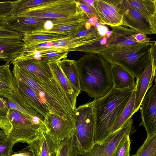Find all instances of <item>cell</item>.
Instances as JSON below:
<instances>
[{
  "instance_id": "cell-37",
  "label": "cell",
  "mask_w": 156,
  "mask_h": 156,
  "mask_svg": "<svg viewBox=\"0 0 156 156\" xmlns=\"http://www.w3.org/2000/svg\"><path fill=\"white\" fill-rule=\"evenodd\" d=\"M76 1L83 11L87 15L89 18L95 15L97 16L94 9H92L85 4L80 2L78 0Z\"/></svg>"
},
{
  "instance_id": "cell-35",
  "label": "cell",
  "mask_w": 156,
  "mask_h": 156,
  "mask_svg": "<svg viewBox=\"0 0 156 156\" xmlns=\"http://www.w3.org/2000/svg\"><path fill=\"white\" fill-rule=\"evenodd\" d=\"M14 144L9 139L5 141H0V156H9Z\"/></svg>"
},
{
  "instance_id": "cell-32",
  "label": "cell",
  "mask_w": 156,
  "mask_h": 156,
  "mask_svg": "<svg viewBox=\"0 0 156 156\" xmlns=\"http://www.w3.org/2000/svg\"><path fill=\"white\" fill-rule=\"evenodd\" d=\"M129 134L125 135L118 144L112 156H129L130 141Z\"/></svg>"
},
{
  "instance_id": "cell-2",
  "label": "cell",
  "mask_w": 156,
  "mask_h": 156,
  "mask_svg": "<svg viewBox=\"0 0 156 156\" xmlns=\"http://www.w3.org/2000/svg\"><path fill=\"white\" fill-rule=\"evenodd\" d=\"M13 65V75L32 88L43 100L51 112L65 119H73L74 111L53 73L54 78L45 81L18 65Z\"/></svg>"
},
{
  "instance_id": "cell-16",
  "label": "cell",
  "mask_w": 156,
  "mask_h": 156,
  "mask_svg": "<svg viewBox=\"0 0 156 156\" xmlns=\"http://www.w3.org/2000/svg\"><path fill=\"white\" fill-rule=\"evenodd\" d=\"M14 64L23 67L45 81L54 77L48 63L41 59L26 60L16 62Z\"/></svg>"
},
{
  "instance_id": "cell-4",
  "label": "cell",
  "mask_w": 156,
  "mask_h": 156,
  "mask_svg": "<svg viewBox=\"0 0 156 156\" xmlns=\"http://www.w3.org/2000/svg\"><path fill=\"white\" fill-rule=\"evenodd\" d=\"M155 43V41H151L123 46L99 54L110 64L122 67L136 78L152 60L153 46Z\"/></svg>"
},
{
  "instance_id": "cell-5",
  "label": "cell",
  "mask_w": 156,
  "mask_h": 156,
  "mask_svg": "<svg viewBox=\"0 0 156 156\" xmlns=\"http://www.w3.org/2000/svg\"><path fill=\"white\" fill-rule=\"evenodd\" d=\"M14 77L13 95L7 99L9 108L26 115L37 117L44 123L45 117L50 112L49 109L32 88Z\"/></svg>"
},
{
  "instance_id": "cell-18",
  "label": "cell",
  "mask_w": 156,
  "mask_h": 156,
  "mask_svg": "<svg viewBox=\"0 0 156 156\" xmlns=\"http://www.w3.org/2000/svg\"><path fill=\"white\" fill-rule=\"evenodd\" d=\"M48 64L65 92L71 107L74 111L76 108V103L77 96L71 84L63 73L57 62H50Z\"/></svg>"
},
{
  "instance_id": "cell-27",
  "label": "cell",
  "mask_w": 156,
  "mask_h": 156,
  "mask_svg": "<svg viewBox=\"0 0 156 156\" xmlns=\"http://www.w3.org/2000/svg\"><path fill=\"white\" fill-rule=\"evenodd\" d=\"M74 131L60 142L57 156H76L77 151L75 146Z\"/></svg>"
},
{
  "instance_id": "cell-46",
  "label": "cell",
  "mask_w": 156,
  "mask_h": 156,
  "mask_svg": "<svg viewBox=\"0 0 156 156\" xmlns=\"http://www.w3.org/2000/svg\"><path fill=\"white\" fill-rule=\"evenodd\" d=\"M131 156H136L135 155H132Z\"/></svg>"
},
{
  "instance_id": "cell-9",
  "label": "cell",
  "mask_w": 156,
  "mask_h": 156,
  "mask_svg": "<svg viewBox=\"0 0 156 156\" xmlns=\"http://www.w3.org/2000/svg\"><path fill=\"white\" fill-rule=\"evenodd\" d=\"M122 25L145 35L156 33V18L149 19L133 7L127 0H119Z\"/></svg>"
},
{
  "instance_id": "cell-21",
  "label": "cell",
  "mask_w": 156,
  "mask_h": 156,
  "mask_svg": "<svg viewBox=\"0 0 156 156\" xmlns=\"http://www.w3.org/2000/svg\"><path fill=\"white\" fill-rule=\"evenodd\" d=\"M22 41L6 40L0 41V60L9 63L14 56L24 47Z\"/></svg>"
},
{
  "instance_id": "cell-25",
  "label": "cell",
  "mask_w": 156,
  "mask_h": 156,
  "mask_svg": "<svg viewBox=\"0 0 156 156\" xmlns=\"http://www.w3.org/2000/svg\"><path fill=\"white\" fill-rule=\"evenodd\" d=\"M88 20H83L65 24L41 33H52L58 34L72 36L81 30H86L85 24Z\"/></svg>"
},
{
  "instance_id": "cell-36",
  "label": "cell",
  "mask_w": 156,
  "mask_h": 156,
  "mask_svg": "<svg viewBox=\"0 0 156 156\" xmlns=\"http://www.w3.org/2000/svg\"><path fill=\"white\" fill-rule=\"evenodd\" d=\"M12 127L8 115L6 116L0 115V129L5 131L8 134L11 132Z\"/></svg>"
},
{
  "instance_id": "cell-33",
  "label": "cell",
  "mask_w": 156,
  "mask_h": 156,
  "mask_svg": "<svg viewBox=\"0 0 156 156\" xmlns=\"http://www.w3.org/2000/svg\"><path fill=\"white\" fill-rule=\"evenodd\" d=\"M23 34L0 26V41L6 40L22 41Z\"/></svg>"
},
{
  "instance_id": "cell-31",
  "label": "cell",
  "mask_w": 156,
  "mask_h": 156,
  "mask_svg": "<svg viewBox=\"0 0 156 156\" xmlns=\"http://www.w3.org/2000/svg\"><path fill=\"white\" fill-rule=\"evenodd\" d=\"M102 0L111 15L122 25V13L120 8L119 0Z\"/></svg>"
},
{
  "instance_id": "cell-26",
  "label": "cell",
  "mask_w": 156,
  "mask_h": 156,
  "mask_svg": "<svg viewBox=\"0 0 156 156\" xmlns=\"http://www.w3.org/2000/svg\"><path fill=\"white\" fill-rule=\"evenodd\" d=\"M135 90L133 91L128 102L115 123L112 129V133L119 129L129 118L132 117L134 114Z\"/></svg>"
},
{
  "instance_id": "cell-13",
  "label": "cell",
  "mask_w": 156,
  "mask_h": 156,
  "mask_svg": "<svg viewBox=\"0 0 156 156\" xmlns=\"http://www.w3.org/2000/svg\"><path fill=\"white\" fill-rule=\"evenodd\" d=\"M53 20L22 15L11 16L2 26L12 31L21 33H32L43 29L45 22Z\"/></svg>"
},
{
  "instance_id": "cell-14",
  "label": "cell",
  "mask_w": 156,
  "mask_h": 156,
  "mask_svg": "<svg viewBox=\"0 0 156 156\" xmlns=\"http://www.w3.org/2000/svg\"><path fill=\"white\" fill-rule=\"evenodd\" d=\"M60 142L55 140L46 131L28 144L27 147L32 156H57Z\"/></svg>"
},
{
  "instance_id": "cell-42",
  "label": "cell",
  "mask_w": 156,
  "mask_h": 156,
  "mask_svg": "<svg viewBox=\"0 0 156 156\" xmlns=\"http://www.w3.org/2000/svg\"><path fill=\"white\" fill-rule=\"evenodd\" d=\"M87 34V30H83L79 32L76 34L72 36V37L74 38L80 37L85 36Z\"/></svg>"
},
{
  "instance_id": "cell-20",
  "label": "cell",
  "mask_w": 156,
  "mask_h": 156,
  "mask_svg": "<svg viewBox=\"0 0 156 156\" xmlns=\"http://www.w3.org/2000/svg\"><path fill=\"white\" fill-rule=\"evenodd\" d=\"M14 79L9 63L0 65V96L7 99L13 95Z\"/></svg>"
},
{
  "instance_id": "cell-6",
  "label": "cell",
  "mask_w": 156,
  "mask_h": 156,
  "mask_svg": "<svg viewBox=\"0 0 156 156\" xmlns=\"http://www.w3.org/2000/svg\"><path fill=\"white\" fill-rule=\"evenodd\" d=\"M94 101L81 105L74 112V140L78 152L89 151L94 144Z\"/></svg>"
},
{
  "instance_id": "cell-23",
  "label": "cell",
  "mask_w": 156,
  "mask_h": 156,
  "mask_svg": "<svg viewBox=\"0 0 156 156\" xmlns=\"http://www.w3.org/2000/svg\"><path fill=\"white\" fill-rule=\"evenodd\" d=\"M93 7L101 24L107 25L111 27L122 25L121 23L111 15L102 0H94Z\"/></svg>"
},
{
  "instance_id": "cell-24",
  "label": "cell",
  "mask_w": 156,
  "mask_h": 156,
  "mask_svg": "<svg viewBox=\"0 0 156 156\" xmlns=\"http://www.w3.org/2000/svg\"><path fill=\"white\" fill-rule=\"evenodd\" d=\"M144 17L151 20L156 18V0H127Z\"/></svg>"
},
{
  "instance_id": "cell-40",
  "label": "cell",
  "mask_w": 156,
  "mask_h": 156,
  "mask_svg": "<svg viewBox=\"0 0 156 156\" xmlns=\"http://www.w3.org/2000/svg\"><path fill=\"white\" fill-rule=\"evenodd\" d=\"M9 156H32V155L27 147L19 151L14 152L12 151Z\"/></svg>"
},
{
  "instance_id": "cell-29",
  "label": "cell",
  "mask_w": 156,
  "mask_h": 156,
  "mask_svg": "<svg viewBox=\"0 0 156 156\" xmlns=\"http://www.w3.org/2000/svg\"><path fill=\"white\" fill-rule=\"evenodd\" d=\"M135 155L136 156H156V133L147 137Z\"/></svg>"
},
{
  "instance_id": "cell-30",
  "label": "cell",
  "mask_w": 156,
  "mask_h": 156,
  "mask_svg": "<svg viewBox=\"0 0 156 156\" xmlns=\"http://www.w3.org/2000/svg\"><path fill=\"white\" fill-rule=\"evenodd\" d=\"M40 52L41 59L48 63L66 58L68 53L67 51H46Z\"/></svg>"
},
{
  "instance_id": "cell-19",
  "label": "cell",
  "mask_w": 156,
  "mask_h": 156,
  "mask_svg": "<svg viewBox=\"0 0 156 156\" xmlns=\"http://www.w3.org/2000/svg\"><path fill=\"white\" fill-rule=\"evenodd\" d=\"M57 62L78 96L81 90L79 73L76 61L66 58Z\"/></svg>"
},
{
  "instance_id": "cell-34",
  "label": "cell",
  "mask_w": 156,
  "mask_h": 156,
  "mask_svg": "<svg viewBox=\"0 0 156 156\" xmlns=\"http://www.w3.org/2000/svg\"><path fill=\"white\" fill-rule=\"evenodd\" d=\"M12 1L0 2V17L9 18L12 16Z\"/></svg>"
},
{
  "instance_id": "cell-3",
  "label": "cell",
  "mask_w": 156,
  "mask_h": 156,
  "mask_svg": "<svg viewBox=\"0 0 156 156\" xmlns=\"http://www.w3.org/2000/svg\"><path fill=\"white\" fill-rule=\"evenodd\" d=\"M76 62L81 90L90 97H103L113 87L110 65L99 54L86 53Z\"/></svg>"
},
{
  "instance_id": "cell-8",
  "label": "cell",
  "mask_w": 156,
  "mask_h": 156,
  "mask_svg": "<svg viewBox=\"0 0 156 156\" xmlns=\"http://www.w3.org/2000/svg\"><path fill=\"white\" fill-rule=\"evenodd\" d=\"M85 14L76 0H50L46 3L24 11L18 15L57 20Z\"/></svg>"
},
{
  "instance_id": "cell-39",
  "label": "cell",
  "mask_w": 156,
  "mask_h": 156,
  "mask_svg": "<svg viewBox=\"0 0 156 156\" xmlns=\"http://www.w3.org/2000/svg\"><path fill=\"white\" fill-rule=\"evenodd\" d=\"M0 96V115L6 116L8 115L9 108L5 104L4 100Z\"/></svg>"
},
{
  "instance_id": "cell-15",
  "label": "cell",
  "mask_w": 156,
  "mask_h": 156,
  "mask_svg": "<svg viewBox=\"0 0 156 156\" xmlns=\"http://www.w3.org/2000/svg\"><path fill=\"white\" fill-rule=\"evenodd\" d=\"M155 69L153 67L152 59L142 73L136 78L134 113L138 110L143 98L152 87L156 76Z\"/></svg>"
},
{
  "instance_id": "cell-10",
  "label": "cell",
  "mask_w": 156,
  "mask_h": 156,
  "mask_svg": "<svg viewBox=\"0 0 156 156\" xmlns=\"http://www.w3.org/2000/svg\"><path fill=\"white\" fill-rule=\"evenodd\" d=\"M133 129V120L129 118L122 127L112 133L101 143H95L88 151L79 152L76 156H112L118 144L126 135Z\"/></svg>"
},
{
  "instance_id": "cell-1",
  "label": "cell",
  "mask_w": 156,
  "mask_h": 156,
  "mask_svg": "<svg viewBox=\"0 0 156 156\" xmlns=\"http://www.w3.org/2000/svg\"><path fill=\"white\" fill-rule=\"evenodd\" d=\"M135 88L117 89L112 87L103 97L94 98V144L102 143L112 133L115 123Z\"/></svg>"
},
{
  "instance_id": "cell-17",
  "label": "cell",
  "mask_w": 156,
  "mask_h": 156,
  "mask_svg": "<svg viewBox=\"0 0 156 156\" xmlns=\"http://www.w3.org/2000/svg\"><path fill=\"white\" fill-rule=\"evenodd\" d=\"M110 65L112 87L117 89L136 87L135 77L117 65Z\"/></svg>"
},
{
  "instance_id": "cell-12",
  "label": "cell",
  "mask_w": 156,
  "mask_h": 156,
  "mask_svg": "<svg viewBox=\"0 0 156 156\" xmlns=\"http://www.w3.org/2000/svg\"><path fill=\"white\" fill-rule=\"evenodd\" d=\"M45 117L46 132L57 142L69 136L74 130L73 119H65L51 112Z\"/></svg>"
},
{
  "instance_id": "cell-7",
  "label": "cell",
  "mask_w": 156,
  "mask_h": 156,
  "mask_svg": "<svg viewBox=\"0 0 156 156\" xmlns=\"http://www.w3.org/2000/svg\"><path fill=\"white\" fill-rule=\"evenodd\" d=\"M8 116L12 127L7 134L14 144L18 143L28 144L46 131L44 122L37 117L27 116L10 108Z\"/></svg>"
},
{
  "instance_id": "cell-28",
  "label": "cell",
  "mask_w": 156,
  "mask_h": 156,
  "mask_svg": "<svg viewBox=\"0 0 156 156\" xmlns=\"http://www.w3.org/2000/svg\"><path fill=\"white\" fill-rule=\"evenodd\" d=\"M50 0H19L12 1V16L17 15L29 9L41 5Z\"/></svg>"
},
{
  "instance_id": "cell-11",
  "label": "cell",
  "mask_w": 156,
  "mask_h": 156,
  "mask_svg": "<svg viewBox=\"0 0 156 156\" xmlns=\"http://www.w3.org/2000/svg\"><path fill=\"white\" fill-rule=\"evenodd\" d=\"M155 83L146 94L141 102L140 112L141 119L139 126H144L147 137L156 133V86Z\"/></svg>"
},
{
  "instance_id": "cell-41",
  "label": "cell",
  "mask_w": 156,
  "mask_h": 156,
  "mask_svg": "<svg viewBox=\"0 0 156 156\" xmlns=\"http://www.w3.org/2000/svg\"><path fill=\"white\" fill-rule=\"evenodd\" d=\"M98 21H99L96 15L90 17L88 20V22L91 26H95L96 23Z\"/></svg>"
},
{
  "instance_id": "cell-44",
  "label": "cell",
  "mask_w": 156,
  "mask_h": 156,
  "mask_svg": "<svg viewBox=\"0 0 156 156\" xmlns=\"http://www.w3.org/2000/svg\"><path fill=\"white\" fill-rule=\"evenodd\" d=\"M9 18L0 17V26L4 24Z\"/></svg>"
},
{
  "instance_id": "cell-38",
  "label": "cell",
  "mask_w": 156,
  "mask_h": 156,
  "mask_svg": "<svg viewBox=\"0 0 156 156\" xmlns=\"http://www.w3.org/2000/svg\"><path fill=\"white\" fill-rule=\"evenodd\" d=\"M133 37L138 43H144L151 41V38L148 37L146 35L140 33L136 34Z\"/></svg>"
},
{
  "instance_id": "cell-22",
  "label": "cell",
  "mask_w": 156,
  "mask_h": 156,
  "mask_svg": "<svg viewBox=\"0 0 156 156\" xmlns=\"http://www.w3.org/2000/svg\"><path fill=\"white\" fill-rule=\"evenodd\" d=\"M71 36L52 33H25L23 35L22 41L25 44H37L53 42L69 38Z\"/></svg>"
},
{
  "instance_id": "cell-43",
  "label": "cell",
  "mask_w": 156,
  "mask_h": 156,
  "mask_svg": "<svg viewBox=\"0 0 156 156\" xmlns=\"http://www.w3.org/2000/svg\"><path fill=\"white\" fill-rule=\"evenodd\" d=\"M8 139L6 133L3 130L0 129V141L6 140Z\"/></svg>"
},
{
  "instance_id": "cell-45",
  "label": "cell",
  "mask_w": 156,
  "mask_h": 156,
  "mask_svg": "<svg viewBox=\"0 0 156 156\" xmlns=\"http://www.w3.org/2000/svg\"><path fill=\"white\" fill-rule=\"evenodd\" d=\"M101 25V23H100L99 22V21H98L95 24V26L97 27V28H98L100 27V25Z\"/></svg>"
}]
</instances>
